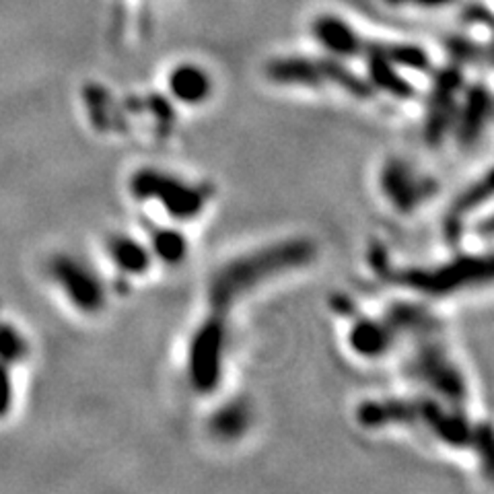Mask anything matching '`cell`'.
Segmentation results:
<instances>
[{
    "mask_svg": "<svg viewBox=\"0 0 494 494\" xmlns=\"http://www.w3.org/2000/svg\"><path fill=\"white\" fill-rule=\"evenodd\" d=\"M316 257L317 243L308 235L282 238L235 256L211 274L208 309L229 313L257 289L311 266Z\"/></svg>",
    "mask_w": 494,
    "mask_h": 494,
    "instance_id": "obj_1",
    "label": "cell"
},
{
    "mask_svg": "<svg viewBox=\"0 0 494 494\" xmlns=\"http://www.w3.org/2000/svg\"><path fill=\"white\" fill-rule=\"evenodd\" d=\"M132 200L157 204L173 222H192L202 217L211 202V190L161 167H138L128 179Z\"/></svg>",
    "mask_w": 494,
    "mask_h": 494,
    "instance_id": "obj_2",
    "label": "cell"
},
{
    "mask_svg": "<svg viewBox=\"0 0 494 494\" xmlns=\"http://www.w3.org/2000/svg\"><path fill=\"white\" fill-rule=\"evenodd\" d=\"M389 278L414 295L449 297L489 284L492 281V260L489 254H462L435 266L395 268Z\"/></svg>",
    "mask_w": 494,
    "mask_h": 494,
    "instance_id": "obj_3",
    "label": "cell"
},
{
    "mask_svg": "<svg viewBox=\"0 0 494 494\" xmlns=\"http://www.w3.org/2000/svg\"><path fill=\"white\" fill-rule=\"evenodd\" d=\"M229 313L208 309L194 328L186 351V377L192 392L211 395L225 379L229 354Z\"/></svg>",
    "mask_w": 494,
    "mask_h": 494,
    "instance_id": "obj_4",
    "label": "cell"
},
{
    "mask_svg": "<svg viewBox=\"0 0 494 494\" xmlns=\"http://www.w3.org/2000/svg\"><path fill=\"white\" fill-rule=\"evenodd\" d=\"M416 340H419V344H416V351L406 365L410 379L427 387L429 395L462 406L468 400V386H465L462 368L437 340V334Z\"/></svg>",
    "mask_w": 494,
    "mask_h": 494,
    "instance_id": "obj_5",
    "label": "cell"
},
{
    "mask_svg": "<svg viewBox=\"0 0 494 494\" xmlns=\"http://www.w3.org/2000/svg\"><path fill=\"white\" fill-rule=\"evenodd\" d=\"M46 273L54 289L76 313L97 316L106 309L109 299L108 284L85 260L71 254H58L48 262Z\"/></svg>",
    "mask_w": 494,
    "mask_h": 494,
    "instance_id": "obj_6",
    "label": "cell"
},
{
    "mask_svg": "<svg viewBox=\"0 0 494 494\" xmlns=\"http://www.w3.org/2000/svg\"><path fill=\"white\" fill-rule=\"evenodd\" d=\"M266 73L278 85L295 87H336L354 97H371L373 89L367 81H360L357 74L346 71L338 62L308 60V58H278L270 62Z\"/></svg>",
    "mask_w": 494,
    "mask_h": 494,
    "instance_id": "obj_7",
    "label": "cell"
},
{
    "mask_svg": "<svg viewBox=\"0 0 494 494\" xmlns=\"http://www.w3.org/2000/svg\"><path fill=\"white\" fill-rule=\"evenodd\" d=\"M377 184L381 196L400 214L416 212L441 190L439 179L402 157H392L381 165Z\"/></svg>",
    "mask_w": 494,
    "mask_h": 494,
    "instance_id": "obj_8",
    "label": "cell"
},
{
    "mask_svg": "<svg viewBox=\"0 0 494 494\" xmlns=\"http://www.w3.org/2000/svg\"><path fill=\"white\" fill-rule=\"evenodd\" d=\"M398 332L392 328L387 319H375L357 316L348 325L346 344L352 354L363 360L386 359L398 344Z\"/></svg>",
    "mask_w": 494,
    "mask_h": 494,
    "instance_id": "obj_9",
    "label": "cell"
},
{
    "mask_svg": "<svg viewBox=\"0 0 494 494\" xmlns=\"http://www.w3.org/2000/svg\"><path fill=\"white\" fill-rule=\"evenodd\" d=\"M106 254L111 266L124 278H143L155 266L147 241L128 233L111 235L106 243Z\"/></svg>",
    "mask_w": 494,
    "mask_h": 494,
    "instance_id": "obj_10",
    "label": "cell"
},
{
    "mask_svg": "<svg viewBox=\"0 0 494 494\" xmlns=\"http://www.w3.org/2000/svg\"><path fill=\"white\" fill-rule=\"evenodd\" d=\"M492 114V100L489 89H472L459 100L455 122L451 132L457 136L459 143L474 144L480 134L489 128Z\"/></svg>",
    "mask_w": 494,
    "mask_h": 494,
    "instance_id": "obj_11",
    "label": "cell"
},
{
    "mask_svg": "<svg viewBox=\"0 0 494 494\" xmlns=\"http://www.w3.org/2000/svg\"><path fill=\"white\" fill-rule=\"evenodd\" d=\"M167 89L178 103L196 108L211 100L214 87L211 74L204 68L196 65H179L173 68L169 79H167Z\"/></svg>",
    "mask_w": 494,
    "mask_h": 494,
    "instance_id": "obj_12",
    "label": "cell"
},
{
    "mask_svg": "<svg viewBox=\"0 0 494 494\" xmlns=\"http://www.w3.org/2000/svg\"><path fill=\"white\" fill-rule=\"evenodd\" d=\"M147 246L155 264H163L169 268L182 266L190 256V241H187L186 233L171 225L151 227Z\"/></svg>",
    "mask_w": 494,
    "mask_h": 494,
    "instance_id": "obj_13",
    "label": "cell"
},
{
    "mask_svg": "<svg viewBox=\"0 0 494 494\" xmlns=\"http://www.w3.org/2000/svg\"><path fill=\"white\" fill-rule=\"evenodd\" d=\"M316 38L319 39V44L340 56H354L363 48L357 33L338 19L319 21L316 25Z\"/></svg>",
    "mask_w": 494,
    "mask_h": 494,
    "instance_id": "obj_14",
    "label": "cell"
},
{
    "mask_svg": "<svg viewBox=\"0 0 494 494\" xmlns=\"http://www.w3.org/2000/svg\"><path fill=\"white\" fill-rule=\"evenodd\" d=\"M247 408L241 403H229V406L221 408L217 416L211 422V429L214 435L221 439H235L243 430L247 429Z\"/></svg>",
    "mask_w": 494,
    "mask_h": 494,
    "instance_id": "obj_15",
    "label": "cell"
}]
</instances>
